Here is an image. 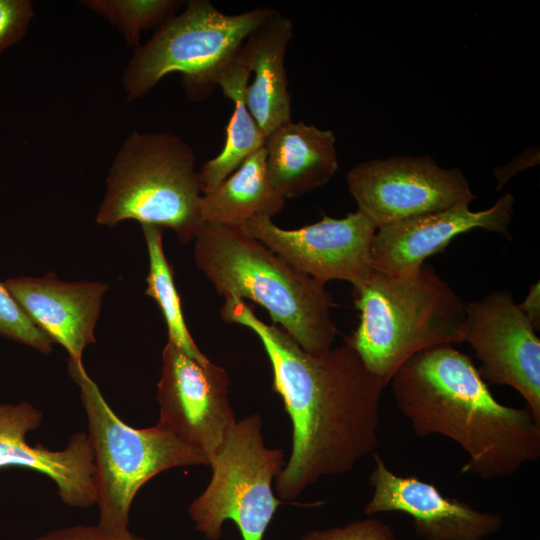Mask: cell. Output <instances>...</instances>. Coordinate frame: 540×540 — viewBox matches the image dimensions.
Segmentation results:
<instances>
[{
  "mask_svg": "<svg viewBox=\"0 0 540 540\" xmlns=\"http://www.w3.org/2000/svg\"><path fill=\"white\" fill-rule=\"evenodd\" d=\"M285 199L271 185L266 173V150L259 149L199 202L201 223L242 230L255 217L280 213Z\"/></svg>",
  "mask_w": 540,
  "mask_h": 540,
  "instance_id": "obj_19",
  "label": "cell"
},
{
  "mask_svg": "<svg viewBox=\"0 0 540 540\" xmlns=\"http://www.w3.org/2000/svg\"><path fill=\"white\" fill-rule=\"evenodd\" d=\"M149 256V273L146 294L160 307L168 330V341L189 357L206 363L208 357L195 344L184 320L181 301L177 292L173 268L168 262L162 243V228L141 225Z\"/></svg>",
  "mask_w": 540,
  "mask_h": 540,
  "instance_id": "obj_21",
  "label": "cell"
},
{
  "mask_svg": "<svg viewBox=\"0 0 540 540\" xmlns=\"http://www.w3.org/2000/svg\"><path fill=\"white\" fill-rule=\"evenodd\" d=\"M347 183L358 211L377 229L476 197L460 169L442 168L430 156L362 162L348 172Z\"/></svg>",
  "mask_w": 540,
  "mask_h": 540,
  "instance_id": "obj_9",
  "label": "cell"
},
{
  "mask_svg": "<svg viewBox=\"0 0 540 540\" xmlns=\"http://www.w3.org/2000/svg\"><path fill=\"white\" fill-rule=\"evenodd\" d=\"M42 421L43 413L30 402L0 403V468H26L47 476L70 507L96 504V469L87 434H73L61 450L31 446L26 435Z\"/></svg>",
  "mask_w": 540,
  "mask_h": 540,
  "instance_id": "obj_15",
  "label": "cell"
},
{
  "mask_svg": "<svg viewBox=\"0 0 540 540\" xmlns=\"http://www.w3.org/2000/svg\"><path fill=\"white\" fill-rule=\"evenodd\" d=\"M302 540H396L392 528L378 519L353 521L347 525L312 530Z\"/></svg>",
  "mask_w": 540,
  "mask_h": 540,
  "instance_id": "obj_24",
  "label": "cell"
},
{
  "mask_svg": "<svg viewBox=\"0 0 540 540\" xmlns=\"http://www.w3.org/2000/svg\"><path fill=\"white\" fill-rule=\"evenodd\" d=\"M539 161V153L536 152L535 149L530 151H525L521 156L516 157L512 162L508 163L505 166L498 167L495 172L494 176L497 180V190H501V188L510 180L511 177H513L516 173L537 165Z\"/></svg>",
  "mask_w": 540,
  "mask_h": 540,
  "instance_id": "obj_27",
  "label": "cell"
},
{
  "mask_svg": "<svg viewBox=\"0 0 540 540\" xmlns=\"http://www.w3.org/2000/svg\"><path fill=\"white\" fill-rule=\"evenodd\" d=\"M224 300L222 319L259 337L271 363L273 390L292 422V451L274 482L280 500L297 498L323 477L349 472L373 452L386 385L356 351L345 343L309 353L280 326L259 319L243 300Z\"/></svg>",
  "mask_w": 540,
  "mask_h": 540,
  "instance_id": "obj_1",
  "label": "cell"
},
{
  "mask_svg": "<svg viewBox=\"0 0 540 540\" xmlns=\"http://www.w3.org/2000/svg\"><path fill=\"white\" fill-rule=\"evenodd\" d=\"M259 240L291 266L325 284L330 280L364 284L375 271L371 245L377 227L358 210L344 218H323L299 229L278 227L255 217L241 230Z\"/></svg>",
  "mask_w": 540,
  "mask_h": 540,
  "instance_id": "obj_12",
  "label": "cell"
},
{
  "mask_svg": "<svg viewBox=\"0 0 540 540\" xmlns=\"http://www.w3.org/2000/svg\"><path fill=\"white\" fill-rule=\"evenodd\" d=\"M331 130L292 120L266 136V173L284 198H297L325 185L338 169Z\"/></svg>",
  "mask_w": 540,
  "mask_h": 540,
  "instance_id": "obj_18",
  "label": "cell"
},
{
  "mask_svg": "<svg viewBox=\"0 0 540 540\" xmlns=\"http://www.w3.org/2000/svg\"><path fill=\"white\" fill-rule=\"evenodd\" d=\"M68 372L80 390L94 457L99 509L98 526L112 534L126 532L139 489L171 468L210 466L197 449L156 424L138 429L123 422L103 398L82 362L68 358Z\"/></svg>",
  "mask_w": 540,
  "mask_h": 540,
  "instance_id": "obj_6",
  "label": "cell"
},
{
  "mask_svg": "<svg viewBox=\"0 0 540 540\" xmlns=\"http://www.w3.org/2000/svg\"><path fill=\"white\" fill-rule=\"evenodd\" d=\"M513 204L514 197L507 192L485 210L471 211L469 204H461L380 227L371 245L372 266L390 277L412 275L452 239L477 228L511 239Z\"/></svg>",
  "mask_w": 540,
  "mask_h": 540,
  "instance_id": "obj_13",
  "label": "cell"
},
{
  "mask_svg": "<svg viewBox=\"0 0 540 540\" xmlns=\"http://www.w3.org/2000/svg\"><path fill=\"white\" fill-rule=\"evenodd\" d=\"M34 540H146L127 530L121 534L104 531L98 525H74L53 529Z\"/></svg>",
  "mask_w": 540,
  "mask_h": 540,
  "instance_id": "obj_26",
  "label": "cell"
},
{
  "mask_svg": "<svg viewBox=\"0 0 540 540\" xmlns=\"http://www.w3.org/2000/svg\"><path fill=\"white\" fill-rule=\"evenodd\" d=\"M210 466L209 484L188 507L195 529L208 540H218L224 522L231 520L242 540H263L284 503L272 485L284 466V453L266 446L260 414L237 421Z\"/></svg>",
  "mask_w": 540,
  "mask_h": 540,
  "instance_id": "obj_8",
  "label": "cell"
},
{
  "mask_svg": "<svg viewBox=\"0 0 540 540\" xmlns=\"http://www.w3.org/2000/svg\"><path fill=\"white\" fill-rule=\"evenodd\" d=\"M520 309L532 323L535 330L539 329L540 325V284H533L527 293L523 302L518 303Z\"/></svg>",
  "mask_w": 540,
  "mask_h": 540,
  "instance_id": "obj_28",
  "label": "cell"
},
{
  "mask_svg": "<svg viewBox=\"0 0 540 540\" xmlns=\"http://www.w3.org/2000/svg\"><path fill=\"white\" fill-rule=\"evenodd\" d=\"M33 16L29 0H0V53L25 35Z\"/></svg>",
  "mask_w": 540,
  "mask_h": 540,
  "instance_id": "obj_25",
  "label": "cell"
},
{
  "mask_svg": "<svg viewBox=\"0 0 540 540\" xmlns=\"http://www.w3.org/2000/svg\"><path fill=\"white\" fill-rule=\"evenodd\" d=\"M250 75L237 52L217 79L216 84L233 101L234 111L226 129L222 151L207 161L199 172L202 195L213 191L247 158L265 147L266 135L245 105L244 97Z\"/></svg>",
  "mask_w": 540,
  "mask_h": 540,
  "instance_id": "obj_20",
  "label": "cell"
},
{
  "mask_svg": "<svg viewBox=\"0 0 540 540\" xmlns=\"http://www.w3.org/2000/svg\"><path fill=\"white\" fill-rule=\"evenodd\" d=\"M0 335L43 354L53 350V341L23 311L5 283L0 282Z\"/></svg>",
  "mask_w": 540,
  "mask_h": 540,
  "instance_id": "obj_23",
  "label": "cell"
},
{
  "mask_svg": "<svg viewBox=\"0 0 540 540\" xmlns=\"http://www.w3.org/2000/svg\"><path fill=\"white\" fill-rule=\"evenodd\" d=\"M292 36L291 20L274 9L238 51L250 74H254L245 91V105L266 136L291 120L284 61Z\"/></svg>",
  "mask_w": 540,
  "mask_h": 540,
  "instance_id": "obj_17",
  "label": "cell"
},
{
  "mask_svg": "<svg viewBox=\"0 0 540 540\" xmlns=\"http://www.w3.org/2000/svg\"><path fill=\"white\" fill-rule=\"evenodd\" d=\"M373 458L375 466L369 476L373 494L364 508L366 515L405 513L413 519L415 533L424 540H484L501 528L499 514L448 498L434 484L417 477L396 475L379 454Z\"/></svg>",
  "mask_w": 540,
  "mask_h": 540,
  "instance_id": "obj_14",
  "label": "cell"
},
{
  "mask_svg": "<svg viewBox=\"0 0 540 540\" xmlns=\"http://www.w3.org/2000/svg\"><path fill=\"white\" fill-rule=\"evenodd\" d=\"M354 301L360 322L345 343L386 386L415 354L463 342L466 303L429 264L403 277L375 270Z\"/></svg>",
  "mask_w": 540,
  "mask_h": 540,
  "instance_id": "obj_4",
  "label": "cell"
},
{
  "mask_svg": "<svg viewBox=\"0 0 540 540\" xmlns=\"http://www.w3.org/2000/svg\"><path fill=\"white\" fill-rule=\"evenodd\" d=\"M158 383L159 421L211 464L237 421L229 400L226 371L199 362L167 341Z\"/></svg>",
  "mask_w": 540,
  "mask_h": 540,
  "instance_id": "obj_10",
  "label": "cell"
},
{
  "mask_svg": "<svg viewBox=\"0 0 540 540\" xmlns=\"http://www.w3.org/2000/svg\"><path fill=\"white\" fill-rule=\"evenodd\" d=\"M177 0H86L93 12L115 25L130 46H139L140 32L160 26L183 5Z\"/></svg>",
  "mask_w": 540,
  "mask_h": 540,
  "instance_id": "obj_22",
  "label": "cell"
},
{
  "mask_svg": "<svg viewBox=\"0 0 540 540\" xmlns=\"http://www.w3.org/2000/svg\"><path fill=\"white\" fill-rule=\"evenodd\" d=\"M6 287L33 323L69 359L82 362L85 348L95 343L94 328L108 285L97 281L66 282L49 273L7 279Z\"/></svg>",
  "mask_w": 540,
  "mask_h": 540,
  "instance_id": "obj_16",
  "label": "cell"
},
{
  "mask_svg": "<svg viewBox=\"0 0 540 540\" xmlns=\"http://www.w3.org/2000/svg\"><path fill=\"white\" fill-rule=\"evenodd\" d=\"M388 385L417 435L444 436L466 452L461 473L502 478L540 457V422L528 407L498 402L471 358L452 345L415 354Z\"/></svg>",
  "mask_w": 540,
  "mask_h": 540,
  "instance_id": "obj_2",
  "label": "cell"
},
{
  "mask_svg": "<svg viewBox=\"0 0 540 540\" xmlns=\"http://www.w3.org/2000/svg\"><path fill=\"white\" fill-rule=\"evenodd\" d=\"M273 11L260 7L229 15L208 0L188 1L182 13L163 22L136 48L123 76L127 98L144 96L171 72L182 73L190 100L207 97L249 34Z\"/></svg>",
  "mask_w": 540,
  "mask_h": 540,
  "instance_id": "obj_7",
  "label": "cell"
},
{
  "mask_svg": "<svg viewBox=\"0 0 540 540\" xmlns=\"http://www.w3.org/2000/svg\"><path fill=\"white\" fill-rule=\"evenodd\" d=\"M98 224L125 220L172 229L183 242L200 227L202 196L192 148L166 132L133 131L122 143L106 180Z\"/></svg>",
  "mask_w": 540,
  "mask_h": 540,
  "instance_id": "obj_5",
  "label": "cell"
},
{
  "mask_svg": "<svg viewBox=\"0 0 540 540\" xmlns=\"http://www.w3.org/2000/svg\"><path fill=\"white\" fill-rule=\"evenodd\" d=\"M463 342L481 361L485 383L516 390L540 422V339L507 290L465 304Z\"/></svg>",
  "mask_w": 540,
  "mask_h": 540,
  "instance_id": "obj_11",
  "label": "cell"
},
{
  "mask_svg": "<svg viewBox=\"0 0 540 540\" xmlns=\"http://www.w3.org/2000/svg\"><path fill=\"white\" fill-rule=\"evenodd\" d=\"M197 267L223 297L249 299L305 351L332 348L335 302L323 283L300 272L241 230L202 223L194 238Z\"/></svg>",
  "mask_w": 540,
  "mask_h": 540,
  "instance_id": "obj_3",
  "label": "cell"
}]
</instances>
